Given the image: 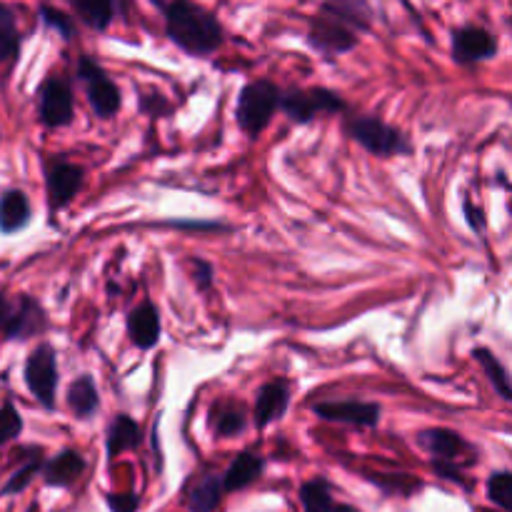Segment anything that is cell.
<instances>
[{
    "mask_svg": "<svg viewBox=\"0 0 512 512\" xmlns=\"http://www.w3.org/2000/svg\"><path fill=\"white\" fill-rule=\"evenodd\" d=\"M165 13L168 38L188 55H210L223 45V28L218 18L205 8L185 0L160 3Z\"/></svg>",
    "mask_w": 512,
    "mask_h": 512,
    "instance_id": "cell-1",
    "label": "cell"
},
{
    "mask_svg": "<svg viewBox=\"0 0 512 512\" xmlns=\"http://www.w3.org/2000/svg\"><path fill=\"white\" fill-rule=\"evenodd\" d=\"M280 95L283 93L278 90V85L270 83V80H255L240 90L235 118L250 138H258L268 128L270 118L280 108Z\"/></svg>",
    "mask_w": 512,
    "mask_h": 512,
    "instance_id": "cell-2",
    "label": "cell"
},
{
    "mask_svg": "<svg viewBox=\"0 0 512 512\" xmlns=\"http://www.w3.org/2000/svg\"><path fill=\"white\" fill-rule=\"evenodd\" d=\"M348 130L355 143H360L368 153L378 155V158H393V155L410 153L408 138L398 128L388 125L385 120L373 118V115H360V118L350 120Z\"/></svg>",
    "mask_w": 512,
    "mask_h": 512,
    "instance_id": "cell-3",
    "label": "cell"
},
{
    "mask_svg": "<svg viewBox=\"0 0 512 512\" xmlns=\"http://www.w3.org/2000/svg\"><path fill=\"white\" fill-rule=\"evenodd\" d=\"M25 385L33 398L45 410L55 408V388H58V358L53 345L40 343L25 360Z\"/></svg>",
    "mask_w": 512,
    "mask_h": 512,
    "instance_id": "cell-4",
    "label": "cell"
},
{
    "mask_svg": "<svg viewBox=\"0 0 512 512\" xmlns=\"http://www.w3.org/2000/svg\"><path fill=\"white\" fill-rule=\"evenodd\" d=\"M280 110L288 115L293 123H310L320 113H340L345 110V100L328 88L310 90H285L280 95Z\"/></svg>",
    "mask_w": 512,
    "mask_h": 512,
    "instance_id": "cell-5",
    "label": "cell"
},
{
    "mask_svg": "<svg viewBox=\"0 0 512 512\" xmlns=\"http://www.w3.org/2000/svg\"><path fill=\"white\" fill-rule=\"evenodd\" d=\"M78 78L83 80L93 113L98 115V118H113L120 110V90L118 85L108 78V73H105L93 58L83 55V58L78 60Z\"/></svg>",
    "mask_w": 512,
    "mask_h": 512,
    "instance_id": "cell-6",
    "label": "cell"
},
{
    "mask_svg": "<svg viewBox=\"0 0 512 512\" xmlns=\"http://www.w3.org/2000/svg\"><path fill=\"white\" fill-rule=\"evenodd\" d=\"M73 90L63 78H48L38 90L40 123L48 128H63L73 120Z\"/></svg>",
    "mask_w": 512,
    "mask_h": 512,
    "instance_id": "cell-7",
    "label": "cell"
},
{
    "mask_svg": "<svg viewBox=\"0 0 512 512\" xmlns=\"http://www.w3.org/2000/svg\"><path fill=\"white\" fill-rule=\"evenodd\" d=\"M308 43L310 48L323 53L325 58H335V55L350 53L358 45V35L350 28H345V25L335 23V20L325 18V15H318V18L310 20Z\"/></svg>",
    "mask_w": 512,
    "mask_h": 512,
    "instance_id": "cell-8",
    "label": "cell"
},
{
    "mask_svg": "<svg viewBox=\"0 0 512 512\" xmlns=\"http://www.w3.org/2000/svg\"><path fill=\"white\" fill-rule=\"evenodd\" d=\"M83 168L68 163V160H53L45 168V188H48L50 208L60 210L75 198V193L83 185Z\"/></svg>",
    "mask_w": 512,
    "mask_h": 512,
    "instance_id": "cell-9",
    "label": "cell"
},
{
    "mask_svg": "<svg viewBox=\"0 0 512 512\" xmlns=\"http://www.w3.org/2000/svg\"><path fill=\"white\" fill-rule=\"evenodd\" d=\"M498 53V43L493 35L478 25H465V28L453 33V60L455 63H478V60H488Z\"/></svg>",
    "mask_w": 512,
    "mask_h": 512,
    "instance_id": "cell-10",
    "label": "cell"
},
{
    "mask_svg": "<svg viewBox=\"0 0 512 512\" xmlns=\"http://www.w3.org/2000/svg\"><path fill=\"white\" fill-rule=\"evenodd\" d=\"M315 415L330 423H350L375 428L380 423V405L360 403V400H330L315 405Z\"/></svg>",
    "mask_w": 512,
    "mask_h": 512,
    "instance_id": "cell-11",
    "label": "cell"
},
{
    "mask_svg": "<svg viewBox=\"0 0 512 512\" xmlns=\"http://www.w3.org/2000/svg\"><path fill=\"white\" fill-rule=\"evenodd\" d=\"M48 330V315L45 308L30 295H23L18 300L13 310V318H10L8 330H5V340H30L38 338Z\"/></svg>",
    "mask_w": 512,
    "mask_h": 512,
    "instance_id": "cell-12",
    "label": "cell"
},
{
    "mask_svg": "<svg viewBox=\"0 0 512 512\" xmlns=\"http://www.w3.org/2000/svg\"><path fill=\"white\" fill-rule=\"evenodd\" d=\"M290 405V385L285 380H270L258 390L255 398V425L258 428H268L275 420L285 415Z\"/></svg>",
    "mask_w": 512,
    "mask_h": 512,
    "instance_id": "cell-13",
    "label": "cell"
},
{
    "mask_svg": "<svg viewBox=\"0 0 512 512\" xmlns=\"http://www.w3.org/2000/svg\"><path fill=\"white\" fill-rule=\"evenodd\" d=\"M85 473V458L75 450H63L43 465V480L50 488H70Z\"/></svg>",
    "mask_w": 512,
    "mask_h": 512,
    "instance_id": "cell-14",
    "label": "cell"
},
{
    "mask_svg": "<svg viewBox=\"0 0 512 512\" xmlns=\"http://www.w3.org/2000/svg\"><path fill=\"white\" fill-rule=\"evenodd\" d=\"M128 335L135 343V348L150 350L158 345L160 338V315L153 303H143L130 313L128 318Z\"/></svg>",
    "mask_w": 512,
    "mask_h": 512,
    "instance_id": "cell-15",
    "label": "cell"
},
{
    "mask_svg": "<svg viewBox=\"0 0 512 512\" xmlns=\"http://www.w3.org/2000/svg\"><path fill=\"white\" fill-rule=\"evenodd\" d=\"M210 425L218 433V438H238L248 428V410L238 400H220L210 410Z\"/></svg>",
    "mask_w": 512,
    "mask_h": 512,
    "instance_id": "cell-16",
    "label": "cell"
},
{
    "mask_svg": "<svg viewBox=\"0 0 512 512\" xmlns=\"http://www.w3.org/2000/svg\"><path fill=\"white\" fill-rule=\"evenodd\" d=\"M320 15L335 20V23L345 25L355 33H365L370 30V20H373V10L368 3H360V0H335V3H323L320 5Z\"/></svg>",
    "mask_w": 512,
    "mask_h": 512,
    "instance_id": "cell-17",
    "label": "cell"
},
{
    "mask_svg": "<svg viewBox=\"0 0 512 512\" xmlns=\"http://www.w3.org/2000/svg\"><path fill=\"white\" fill-rule=\"evenodd\" d=\"M418 440L435 460H445V463L458 465V460L455 458H460V455L468 450V443H465L458 433H453V430H445V428L423 430V433L418 435Z\"/></svg>",
    "mask_w": 512,
    "mask_h": 512,
    "instance_id": "cell-18",
    "label": "cell"
},
{
    "mask_svg": "<svg viewBox=\"0 0 512 512\" xmlns=\"http://www.w3.org/2000/svg\"><path fill=\"white\" fill-rule=\"evenodd\" d=\"M30 200L23 190H5L0 195V230L18 233L30 223Z\"/></svg>",
    "mask_w": 512,
    "mask_h": 512,
    "instance_id": "cell-19",
    "label": "cell"
},
{
    "mask_svg": "<svg viewBox=\"0 0 512 512\" xmlns=\"http://www.w3.org/2000/svg\"><path fill=\"white\" fill-rule=\"evenodd\" d=\"M265 460L255 453H240L238 458L230 463L228 473L223 475L225 493H235V490H243L248 485H253L255 480L263 475Z\"/></svg>",
    "mask_w": 512,
    "mask_h": 512,
    "instance_id": "cell-20",
    "label": "cell"
},
{
    "mask_svg": "<svg viewBox=\"0 0 512 512\" xmlns=\"http://www.w3.org/2000/svg\"><path fill=\"white\" fill-rule=\"evenodd\" d=\"M68 405L75 418L80 420H88L98 413L100 395L90 375H80V378L73 380V385L68 388Z\"/></svg>",
    "mask_w": 512,
    "mask_h": 512,
    "instance_id": "cell-21",
    "label": "cell"
},
{
    "mask_svg": "<svg viewBox=\"0 0 512 512\" xmlns=\"http://www.w3.org/2000/svg\"><path fill=\"white\" fill-rule=\"evenodd\" d=\"M225 485L223 478H215V475H208V478L200 480L188 495V510L190 512H215L218 510L220 500H223Z\"/></svg>",
    "mask_w": 512,
    "mask_h": 512,
    "instance_id": "cell-22",
    "label": "cell"
},
{
    "mask_svg": "<svg viewBox=\"0 0 512 512\" xmlns=\"http://www.w3.org/2000/svg\"><path fill=\"white\" fill-rule=\"evenodd\" d=\"M140 443V428L130 415H118L113 420L108 430V455L115 458V455L125 453V450H133L135 445Z\"/></svg>",
    "mask_w": 512,
    "mask_h": 512,
    "instance_id": "cell-23",
    "label": "cell"
},
{
    "mask_svg": "<svg viewBox=\"0 0 512 512\" xmlns=\"http://www.w3.org/2000/svg\"><path fill=\"white\" fill-rule=\"evenodd\" d=\"M73 10L88 28L105 30L113 23V15L118 10V5L105 3V0H75Z\"/></svg>",
    "mask_w": 512,
    "mask_h": 512,
    "instance_id": "cell-24",
    "label": "cell"
},
{
    "mask_svg": "<svg viewBox=\"0 0 512 512\" xmlns=\"http://www.w3.org/2000/svg\"><path fill=\"white\" fill-rule=\"evenodd\" d=\"M473 355H475V360L483 365L485 375H488V380L493 383L495 393H498L500 398L512 400V385H510V378H508V370L503 368V363H500V360L495 358V355L490 353L488 348H478Z\"/></svg>",
    "mask_w": 512,
    "mask_h": 512,
    "instance_id": "cell-25",
    "label": "cell"
},
{
    "mask_svg": "<svg viewBox=\"0 0 512 512\" xmlns=\"http://www.w3.org/2000/svg\"><path fill=\"white\" fill-rule=\"evenodd\" d=\"M20 53V30L13 10L0 5V63H10Z\"/></svg>",
    "mask_w": 512,
    "mask_h": 512,
    "instance_id": "cell-26",
    "label": "cell"
},
{
    "mask_svg": "<svg viewBox=\"0 0 512 512\" xmlns=\"http://www.w3.org/2000/svg\"><path fill=\"white\" fill-rule=\"evenodd\" d=\"M300 500H303L305 512H335L338 505L333 503V495H330V485L323 478H315L303 483L300 488Z\"/></svg>",
    "mask_w": 512,
    "mask_h": 512,
    "instance_id": "cell-27",
    "label": "cell"
},
{
    "mask_svg": "<svg viewBox=\"0 0 512 512\" xmlns=\"http://www.w3.org/2000/svg\"><path fill=\"white\" fill-rule=\"evenodd\" d=\"M43 465L45 463H43V455H40V450H30V458L25 460V463L20 465L13 475H10L8 483L0 488V495L23 493V490L30 485V480L35 478V473H40V470H43Z\"/></svg>",
    "mask_w": 512,
    "mask_h": 512,
    "instance_id": "cell-28",
    "label": "cell"
},
{
    "mask_svg": "<svg viewBox=\"0 0 512 512\" xmlns=\"http://www.w3.org/2000/svg\"><path fill=\"white\" fill-rule=\"evenodd\" d=\"M488 498L498 508L512 512V473H495L488 480Z\"/></svg>",
    "mask_w": 512,
    "mask_h": 512,
    "instance_id": "cell-29",
    "label": "cell"
},
{
    "mask_svg": "<svg viewBox=\"0 0 512 512\" xmlns=\"http://www.w3.org/2000/svg\"><path fill=\"white\" fill-rule=\"evenodd\" d=\"M23 433V418L10 403L0 405V448Z\"/></svg>",
    "mask_w": 512,
    "mask_h": 512,
    "instance_id": "cell-30",
    "label": "cell"
},
{
    "mask_svg": "<svg viewBox=\"0 0 512 512\" xmlns=\"http://www.w3.org/2000/svg\"><path fill=\"white\" fill-rule=\"evenodd\" d=\"M40 20H43L48 28L58 30V33L63 35L65 40L73 38V35H75V23L68 18V15L63 13V10L50 8V5H40Z\"/></svg>",
    "mask_w": 512,
    "mask_h": 512,
    "instance_id": "cell-31",
    "label": "cell"
},
{
    "mask_svg": "<svg viewBox=\"0 0 512 512\" xmlns=\"http://www.w3.org/2000/svg\"><path fill=\"white\" fill-rule=\"evenodd\" d=\"M138 505H140L138 495H133V493H123V495L110 493L108 495L110 512H135L138 510Z\"/></svg>",
    "mask_w": 512,
    "mask_h": 512,
    "instance_id": "cell-32",
    "label": "cell"
},
{
    "mask_svg": "<svg viewBox=\"0 0 512 512\" xmlns=\"http://www.w3.org/2000/svg\"><path fill=\"white\" fill-rule=\"evenodd\" d=\"M193 268H195V285H198L200 290H208L210 285H213V265L205 263L203 258H195Z\"/></svg>",
    "mask_w": 512,
    "mask_h": 512,
    "instance_id": "cell-33",
    "label": "cell"
},
{
    "mask_svg": "<svg viewBox=\"0 0 512 512\" xmlns=\"http://www.w3.org/2000/svg\"><path fill=\"white\" fill-rule=\"evenodd\" d=\"M435 473L440 475V478H445L448 483H458V485H465V475L460 473V468L455 463H445V460H435Z\"/></svg>",
    "mask_w": 512,
    "mask_h": 512,
    "instance_id": "cell-34",
    "label": "cell"
},
{
    "mask_svg": "<svg viewBox=\"0 0 512 512\" xmlns=\"http://www.w3.org/2000/svg\"><path fill=\"white\" fill-rule=\"evenodd\" d=\"M463 210H465V218H468L470 228L475 230V233H483L485 230V213L480 208H475L470 200H465L463 203Z\"/></svg>",
    "mask_w": 512,
    "mask_h": 512,
    "instance_id": "cell-35",
    "label": "cell"
},
{
    "mask_svg": "<svg viewBox=\"0 0 512 512\" xmlns=\"http://www.w3.org/2000/svg\"><path fill=\"white\" fill-rule=\"evenodd\" d=\"M13 310H15V305L10 303L3 293H0V335H3V338H5V330H8L10 318H13Z\"/></svg>",
    "mask_w": 512,
    "mask_h": 512,
    "instance_id": "cell-36",
    "label": "cell"
},
{
    "mask_svg": "<svg viewBox=\"0 0 512 512\" xmlns=\"http://www.w3.org/2000/svg\"><path fill=\"white\" fill-rule=\"evenodd\" d=\"M335 512H360V510L353 508V505H338V508H335Z\"/></svg>",
    "mask_w": 512,
    "mask_h": 512,
    "instance_id": "cell-37",
    "label": "cell"
}]
</instances>
